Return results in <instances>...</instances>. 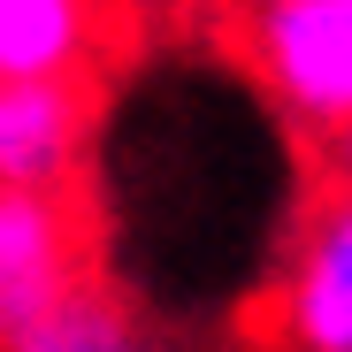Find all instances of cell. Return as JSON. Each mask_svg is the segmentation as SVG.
I'll return each instance as SVG.
<instances>
[{
  "mask_svg": "<svg viewBox=\"0 0 352 352\" xmlns=\"http://www.w3.org/2000/svg\"><path fill=\"white\" fill-rule=\"evenodd\" d=\"M92 283H107L92 184H77V192H0V352L31 344Z\"/></svg>",
  "mask_w": 352,
  "mask_h": 352,
  "instance_id": "cell-1",
  "label": "cell"
},
{
  "mask_svg": "<svg viewBox=\"0 0 352 352\" xmlns=\"http://www.w3.org/2000/svg\"><path fill=\"white\" fill-rule=\"evenodd\" d=\"M222 31V54L268 100H283L299 131H329L352 115V0H276L230 16Z\"/></svg>",
  "mask_w": 352,
  "mask_h": 352,
  "instance_id": "cell-2",
  "label": "cell"
},
{
  "mask_svg": "<svg viewBox=\"0 0 352 352\" xmlns=\"http://www.w3.org/2000/svg\"><path fill=\"white\" fill-rule=\"evenodd\" d=\"M107 77L0 85V192H77Z\"/></svg>",
  "mask_w": 352,
  "mask_h": 352,
  "instance_id": "cell-3",
  "label": "cell"
},
{
  "mask_svg": "<svg viewBox=\"0 0 352 352\" xmlns=\"http://www.w3.org/2000/svg\"><path fill=\"white\" fill-rule=\"evenodd\" d=\"M276 322L291 352H352V199L299 207L291 268L276 283Z\"/></svg>",
  "mask_w": 352,
  "mask_h": 352,
  "instance_id": "cell-4",
  "label": "cell"
},
{
  "mask_svg": "<svg viewBox=\"0 0 352 352\" xmlns=\"http://www.w3.org/2000/svg\"><path fill=\"white\" fill-rule=\"evenodd\" d=\"M107 23L115 16L69 8V0H0V85L107 77Z\"/></svg>",
  "mask_w": 352,
  "mask_h": 352,
  "instance_id": "cell-5",
  "label": "cell"
},
{
  "mask_svg": "<svg viewBox=\"0 0 352 352\" xmlns=\"http://www.w3.org/2000/svg\"><path fill=\"white\" fill-rule=\"evenodd\" d=\"M16 352H146L138 344V329H131V307H123V291L115 283H92L77 307H62L31 344H16Z\"/></svg>",
  "mask_w": 352,
  "mask_h": 352,
  "instance_id": "cell-6",
  "label": "cell"
},
{
  "mask_svg": "<svg viewBox=\"0 0 352 352\" xmlns=\"http://www.w3.org/2000/svg\"><path fill=\"white\" fill-rule=\"evenodd\" d=\"M307 153V199H352V115L329 131H299Z\"/></svg>",
  "mask_w": 352,
  "mask_h": 352,
  "instance_id": "cell-7",
  "label": "cell"
}]
</instances>
